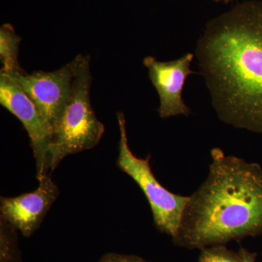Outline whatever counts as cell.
Segmentation results:
<instances>
[{"label": "cell", "instance_id": "1", "mask_svg": "<svg viewBox=\"0 0 262 262\" xmlns=\"http://www.w3.org/2000/svg\"><path fill=\"white\" fill-rule=\"evenodd\" d=\"M195 55L219 118L262 134V1L210 20Z\"/></svg>", "mask_w": 262, "mask_h": 262}, {"label": "cell", "instance_id": "2", "mask_svg": "<svg viewBox=\"0 0 262 262\" xmlns=\"http://www.w3.org/2000/svg\"><path fill=\"white\" fill-rule=\"evenodd\" d=\"M208 177L189 196L173 241L194 249L262 234V168L211 150Z\"/></svg>", "mask_w": 262, "mask_h": 262}, {"label": "cell", "instance_id": "3", "mask_svg": "<svg viewBox=\"0 0 262 262\" xmlns=\"http://www.w3.org/2000/svg\"><path fill=\"white\" fill-rule=\"evenodd\" d=\"M90 61L89 56H82L70 101L52 129L48 165L51 171L66 157L97 145L104 133V125L98 120L91 105Z\"/></svg>", "mask_w": 262, "mask_h": 262}, {"label": "cell", "instance_id": "4", "mask_svg": "<svg viewBox=\"0 0 262 262\" xmlns=\"http://www.w3.org/2000/svg\"><path fill=\"white\" fill-rule=\"evenodd\" d=\"M117 117L120 133L117 166L134 179L144 192L152 212L155 227L174 238L189 196L174 194L158 182L150 166V155L138 158L129 147L125 115L118 112Z\"/></svg>", "mask_w": 262, "mask_h": 262}, {"label": "cell", "instance_id": "5", "mask_svg": "<svg viewBox=\"0 0 262 262\" xmlns=\"http://www.w3.org/2000/svg\"><path fill=\"white\" fill-rule=\"evenodd\" d=\"M82 56L77 55L70 63L53 72L35 71L28 74L22 71L9 75L32 100L51 134L72 96Z\"/></svg>", "mask_w": 262, "mask_h": 262}, {"label": "cell", "instance_id": "6", "mask_svg": "<svg viewBox=\"0 0 262 262\" xmlns=\"http://www.w3.org/2000/svg\"><path fill=\"white\" fill-rule=\"evenodd\" d=\"M0 103L23 124L31 141L37 165L38 181L48 174L51 131L43 121L37 106L9 75L0 73Z\"/></svg>", "mask_w": 262, "mask_h": 262}, {"label": "cell", "instance_id": "7", "mask_svg": "<svg viewBox=\"0 0 262 262\" xmlns=\"http://www.w3.org/2000/svg\"><path fill=\"white\" fill-rule=\"evenodd\" d=\"M194 58L192 53H187L174 61H158L152 56L146 57L144 65L149 72L150 80L158 91L160 98L158 113L161 118L184 115L189 116L190 110L182 99V92L191 70Z\"/></svg>", "mask_w": 262, "mask_h": 262}, {"label": "cell", "instance_id": "8", "mask_svg": "<svg viewBox=\"0 0 262 262\" xmlns=\"http://www.w3.org/2000/svg\"><path fill=\"white\" fill-rule=\"evenodd\" d=\"M36 190L15 196L1 198V219L18 229L25 237L32 235L59 194V189L46 174Z\"/></svg>", "mask_w": 262, "mask_h": 262}, {"label": "cell", "instance_id": "9", "mask_svg": "<svg viewBox=\"0 0 262 262\" xmlns=\"http://www.w3.org/2000/svg\"><path fill=\"white\" fill-rule=\"evenodd\" d=\"M21 39L9 24L0 29V58L3 68L1 73L10 75L24 71L18 61L19 45Z\"/></svg>", "mask_w": 262, "mask_h": 262}, {"label": "cell", "instance_id": "10", "mask_svg": "<svg viewBox=\"0 0 262 262\" xmlns=\"http://www.w3.org/2000/svg\"><path fill=\"white\" fill-rule=\"evenodd\" d=\"M198 262H246L241 252L235 253L222 245L202 249Z\"/></svg>", "mask_w": 262, "mask_h": 262}, {"label": "cell", "instance_id": "11", "mask_svg": "<svg viewBox=\"0 0 262 262\" xmlns=\"http://www.w3.org/2000/svg\"><path fill=\"white\" fill-rule=\"evenodd\" d=\"M99 262H147L139 256L107 253L104 255Z\"/></svg>", "mask_w": 262, "mask_h": 262}, {"label": "cell", "instance_id": "12", "mask_svg": "<svg viewBox=\"0 0 262 262\" xmlns=\"http://www.w3.org/2000/svg\"><path fill=\"white\" fill-rule=\"evenodd\" d=\"M239 251L242 253L245 260H246V262H256V253L249 252V251L244 249V248H241Z\"/></svg>", "mask_w": 262, "mask_h": 262}, {"label": "cell", "instance_id": "13", "mask_svg": "<svg viewBox=\"0 0 262 262\" xmlns=\"http://www.w3.org/2000/svg\"><path fill=\"white\" fill-rule=\"evenodd\" d=\"M213 1H215V2H225V3H228V2L232 1V0H213Z\"/></svg>", "mask_w": 262, "mask_h": 262}]
</instances>
